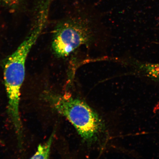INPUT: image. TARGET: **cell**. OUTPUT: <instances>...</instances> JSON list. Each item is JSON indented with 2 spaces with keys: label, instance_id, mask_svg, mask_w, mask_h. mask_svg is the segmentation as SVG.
I'll list each match as a JSON object with an SVG mask.
<instances>
[{
  "label": "cell",
  "instance_id": "5",
  "mask_svg": "<svg viewBox=\"0 0 159 159\" xmlns=\"http://www.w3.org/2000/svg\"><path fill=\"white\" fill-rule=\"evenodd\" d=\"M55 130L53 131L51 136L44 143L39 144L36 152L31 159H48L49 158L52 145L54 139Z\"/></svg>",
  "mask_w": 159,
  "mask_h": 159
},
{
  "label": "cell",
  "instance_id": "1",
  "mask_svg": "<svg viewBox=\"0 0 159 159\" xmlns=\"http://www.w3.org/2000/svg\"><path fill=\"white\" fill-rule=\"evenodd\" d=\"M43 98L53 110L71 123L87 146L105 145L107 130L104 121L84 101L50 90L45 91Z\"/></svg>",
  "mask_w": 159,
  "mask_h": 159
},
{
  "label": "cell",
  "instance_id": "4",
  "mask_svg": "<svg viewBox=\"0 0 159 159\" xmlns=\"http://www.w3.org/2000/svg\"><path fill=\"white\" fill-rule=\"evenodd\" d=\"M121 61L135 72L159 82V63L143 62L131 59H124Z\"/></svg>",
  "mask_w": 159,
  "mask_h": 159
},
{
  "label": "cell",
  "instance_id": "7",
  "mask_svg": "<svg viewBox=\"0 0 159 159\" xmlns=\"http://www.w3.org/2000/svg\"><path fill=\"white\" fill-rule=\"evenodd\" d=\"M3 143L2 142V141L0 140V143Z\"/></svg>",
  "mask_w": 159,
  "mask_h": 159
},
{
  "label": "cell",
  "instance_id": "6",
  "mask_svg": "<svg viewBox=\"0 0 159 159\" xmlns=\"http://www.w3.org/2000/svg\"><path fill=\"white\" fill-rule=\"evenodd\" d=\"M26 0H0V4L11 9H16L21 7Z\"/></svg>",
  "mask_w": 159,
  "mask_h": 159
},
{
  "label": "cell",
  "instance_id": "2",
  "mask_svg": "<svg viewBox=\"0 0 159 159\" xmlns=\"http://www.w3.org/2000/svg\"><path fill=\"white\" fill-rule=\"evenodd\" d=\"M101 25L94 18L82 15L67 16L56 23L51 48L57 58L65 59L80 48L94 44L100 37Z\"/></svg>",
  "mask_w": 159,
  "mask_h": 159
},
{
  "label": "cell",
  "instance_id": "3",
  "mask_svg": "<svg viewBox=\"0 0 159 159\" xmlns=\"http://www.w3.org/2000/svg\"><path fill=\"white\" fill-rule=\"evenodd\" d=\"M47 18L38 15L34 27L25 40L8 57L4 67V79L8 100V108L16 111L19 109L20 89L25 78V65L32 47L43 30Z\"/></svg>",
  "mask_w": 159,
  "mask_h": 159
}]
</instances>
